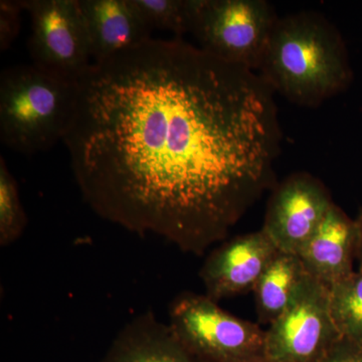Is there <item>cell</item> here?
<instances>
[{"label":"cell","mask_w":362,"mask_h":362,"mask_svg":"<svg viewBox=\"0 0 362 362\" xmlns=\"http://www.w3.org/2000/svg\"><path fill=\"white\" fill-rule=\"evenodd\" d=\"M255 362H272V361H268V359H267V358H263V359H261V361H255Z\"/></svg>","instance_id":"cell-20"},{"label":"cell","mask_w":362,"mask_h":362,"mask_svg":"<svg viewBox=\"0 0 362 362\" xmlns=\"http://www.w3.org/2000/svg\"><path fill=\"white\" fill-rule=\"evenodd\" d=\"M333 204L322 181L308 173H292L272 192L262 230L279 251L298 256Z\"/></svg>","instance_id":"cell-8"},{"label":"cell","mask_w":362,"mask_h":362,"mask_svg":"<svg viewBox=\"0 0 362 362\" xmlns=\"http://www.w3.org/2000/svg\"><path fill=\"white\" fill-rule=\"evenodd\" d=\"M356 259L358 262V272L362 273V209L356 218Z\"/></svg>","instance_id":"cell-19"},{"label":"cell","mask_w":362,"mask_h":362,"mask_svg":"<svg viewBox=\"0 0 362 362\" xmlns=\"http://www.w3.org/2000/svg\"><path fill=\"white\" fill-rule=\"evenodd\" d=\"M168 325L197 362H255L266 358V330L233 316L206 294L180 293L168 309Z\"/></svg>","instance_id":"cell-4"},{"label":"cell","mask_w":362,"mask_h":362,"mask_svg":"<svg viewBox=\"0 0 362 362\" xmlns=\"http://www.w3.org/2000/svg\"><path fill=\"white\" fill-rule=\"evenodd\" d=\"M93 63L134 49L151 37L152 30L134 0H78Z\"/></svg>","instance_id":"cell-10"},{"label":"cell","mask_w":362,"mask_h":362,"mask_svg":"<svg viewBox=\"0 0 362 362\" xmlns=\"http://www.w3.org/2000/svg\"><path fill=\"white\" fill-rule=\"evenodd\" d=\"M298 257L306 273L329 289L349 278L356 272V221L333 204Z\"/></svg>","instance_id":"cell-11"},{"label":"cell","mask_w":362,"mask_h":362,"mask_svg":"<svg viewBox=\"0 0 362 362\" xmlns=\"http://www.w3.org/2000/svg\"><path fill=\"white\" fill-rule=\"evenodd\" d=\"M100 362H197L178 341L168 323L153 311L131 319L117 333Z\"/></svg>","instance_id":"cell-12"},{"label":"cell","mask_w":362,"mask_h":362,"mask_svg":"<svg viewBox=\"0 0 362 362\" xmlns=\"http://www.w3.org/2000/svg\"><path fill=\"white\" fill-rule=\"evenodd\" d=\"M279 250L263 230L225 240L206 257L199 277L216 302L254 291Z\"/></svg>","instance_id":"cell-9"},{"label":"cell","mask_w":362,"mask_h":362,"mask_svg":"<svg viewBox=\"0 0 362 362\" xmlns=\"http://www.w3.org/2000/svg\"><path fill=\"white\" fill-rule=\"evenodd\" d=\"M28 218L21 204L18 182L4 157L0 158V246L6 247L21 239Z\"/></svg>","instance_id":"cell-16"},{"label":"cell","mask_w":362,"mask_h":362,"mask_svg":"<svg viewBox=\"0 0 362 362\" xmlns=\"http://www.w3.org/2000/svg\"><path fill=\"white\" fill-rule=\"evenodd\" d=\"M281 136L258 74L176 37L93 63L64 143L100 218L202 256L273 185Z\"/></svg>","instance_id":"cell-1"},{"label":"cell","mask_w":362,"mask_h":362,"mask_svg":"<svg viewBox=\"0 0 362 362\" xmlns=\"http://www.w3.org/2000/svg\"><path fill=\"white\" fill-rule=\"evenodd\" d=\"M150 30H164L180 37L189 33L194 0H134Z\"/></svg>","instance_id":"cell-15"},{"label":"cell","mask_w":362,"mask_h":362,"mask_svg":"<svg viewBox=\"0 0 362 362\" xmlns=\"http://www.w3.org/2000/svg\"><path fill=\"white\" fill-rule=\"evenodd\" d=\"M25 11L23 0L0 1V51L6 52L21 32V14Z\"/></svg>","instance_id":"cell-17"},{"label":"cell","mask_w":362,"mask_h":362,"mask_svg":"<svg viewBox=\"0 0 362 362\" xmlns=\"http://www.w3.org/2000/svg\"><path fill=\"white\" fill-rule=\"evenodd\" d=\"M258 75L288 101L317 108L347 87L351 70L335 26L322 14L300 11L278 18Z\"/></svg>","instance_id":"cell-2"},{"label":"cell","mask_w":362,"mask_h":362,"mask_svg":"<svg viewBox=\"0 0 362 362\" xmlns=\"http://www.w3.org/2000/svg\"><path fill=\"white\" fill-rule=\"evenodd\" d=\"M319 362H362V345L341 337Z\"/></svg>","instance_id":"cell-18"},{"label":"cell","mask_w":362,"mask_h":362,"mask_svg":"<svg viewBox=\"0 0 362 362\" xmlns=\"http://www.w3.org/2000/svg\"><path fill=\"white\" fill-rule=\"evenodd\" d=\"M30 16L33 64L77 82L93 65L78 0H23Z\"/></svg>","instance_id":"cell-7"},{"label":"cell","mask_w":362,"mask_h":362,"mask_svg":"<svg viewBox=\"0 0 362 362\" xmlns=\"http://www.w3.org/2000/svg\"><path fill=\"white\" fill-rule=\"evenodd\" d=\"M329 291L331 314L338 332L362 345V273L354 272Z\"/></svg>","instance_id":"cell-14"},{"label":"cell","mask_w":362,"mask_h":362,"mask_svg":"<svg viewBox=\"0 0 362 362\" xmlns=\"http://www.w3.org/2000/svg\"><path fill=\"white\" fill-rule=\"evenodd\" d=\"M77 102V82L33 65L0 74V141L33 156L65 139Z\"/></svg>","instance_id":"cell-3"},{"label":"cell","mask_w":362,"mask_h":362,"mask_svg":"<svg viewBox=\"0 0 362 362\" xmlns=\"http://www.w3.org/2000/svg\"><path fill=\"white\" fill-rule=\"evenodd\" d=\"M278 18L265 0H194L189 33L207 54L258 71Z\"/></svg>","instance_id":"cell-5"},{"label":"cell","mask_w":362,"mask_h":362,"mask_svg":"<svg viewBox=\"0 0 362 362\" xmlns=\"http://www.w3.org/2000/svg\"><path fill=\"white\" fill-rule=\"evenodd\" d=\"M341 338L330 309V291L307 274L291 303L266 330L272 362H319Z\"/></svg>","instance_id":"cell-6"},{"label":"cell","mask_w":362,"mask_h":362,"mask_svg":"<svg viewBox=\"0 0 362 362\" xmlns=\"http://www.w3.org/2000/svg\"><path fill=\"white\" fill-rule=\"evenodd\" d=\"M306 275L297 255L278 252L252 291L259 322L271 325L284 313Z\"/></svg>","instance_id":"cell-13"}]
</instances>
